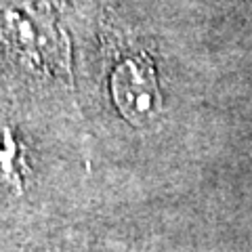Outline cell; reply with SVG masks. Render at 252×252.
Returning a JSON list of instances; mask_svg holds the SVG:
<instances>
[{
    "label": "cell",
    "mask_w": 252,
    "mask_h": 252,
    "mask_svg": "<svg viewBox=\"0 0 252 252\" xmlns=\"http://www.w3.org/2000/svg\"><path fill=\"white\" fill-rule=\"evenodd\" d=\"M112 91L118 109L132 122H147L160 112L162 99L154 67L145 57H124L114 69Z\"/></svg>",
    "instance_id": "obj_1"
}]
</instances>
